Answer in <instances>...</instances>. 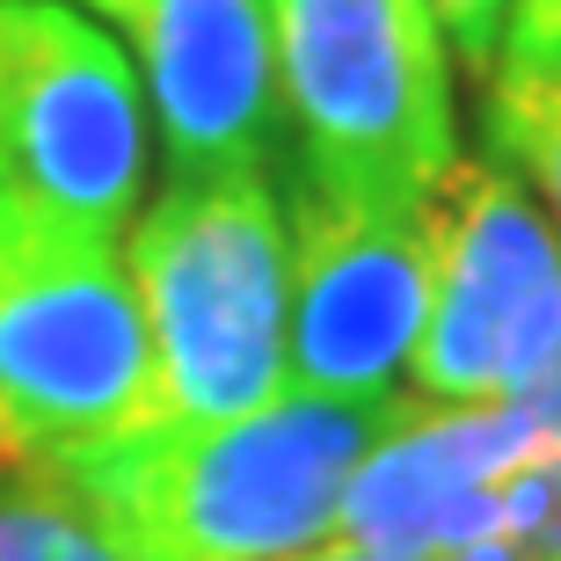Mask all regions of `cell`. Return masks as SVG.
Returning <instances> with one entry per match:
<instances>
[{"label": "cell", "instance_id": "9a60e30c", "mask_svg": "<svg viewBox=\"0 0 561 561\" xmlns=\"http://www.w3.org/2000/svg\"><path fill=\"white\" fill-rule=\"evenodd\" d=\"M0 459H8V445H0Z\"/></svg>", "mask_w": 561, "mask_h": 561}, {"label": "cell", "instance_id": "3957f363", "mask_svg": "<svg viewBox=\"0 0 561 561\" xmlns=\"http://www.w3.org/2000/svg\"><path fill=\"white\" fill-rule=\"evenodd\" d=\"M291 175L379 205H431L459 161L453 51L431 0H263Z\"/></svg>", "mask_w": 561, "mask_h": 561}, {"label": "cell", "instance_id": "9c48e42d", "mask_svg": "<svg viewBox=\"0 0 561 561\" xmlns=\"http://www.w3.org/2000/svg\"><path fill=\"white\" fill-rule=\"evenodd\" d=\"M66 8L110 22L175 175L271 168L277 59L263 0H66Z\"/></svg>", "mask_w": 561, "mask_h": 561}, {"label": "cell", "instance_id": "52a82bcc", "mask_svg": "<svg viewBox=\"0 0 561 561\" xmlns=\"http://www.w3.org/2000/svg\"><path fill=\"white\" fill-rule=\"evenodd\" d=\"M561 351V233L540 197L496 161L445 168L431 190V313L416 379L423 401H518Z\"/></svg>", "mask_w": 561, "mask_h": 561}, {"label": "cell", "instance_id": "6da1fadb", "mask_svg": "<svg viewBox=\"0 0 561 561\" xmlns=\"http://www.w3.org/2000/svg\"><path fill=\"white\" fill-rule=\"evenodd\" d=\"M401 401L277 394L233 423L146 431L37 459L125 561H291L335 533Z\"/></svg>", "mask_w": 561, "mask_h": 561}, {"label": "cell", "instance_id": "7c38bea8", "mask_svg": "<svg viewBox=\"0 0 561 561\" xmlns=\"http://www.w3.org/2000/svg\"><path fill=\"white\" fill-rule=\"evenodd\" d=\"M511 8L518 0H431L437 30H445V51H453L474 81H489L503 59V30H511Z\"/></svg>", "mask_w": 561, "mask_h": 561}, {"label": "cell", "instance_id": "5b68a950", "mask_svg": "<svg viewBox=\"0 0 561 561\" xmlns=\"http://www.w3.org/2000/svg\"><path fill=\"white\" fill-rule=\"evenodd\" d=\"M335 540L401 561H561V467L518 401H401Z\"/></svg>", "mask_w": 561, "mask_h": 561}, {"label": "cell", "instance_id": "ba28073f", "mask_svg": "<svg viewBox=\"0 0 561 561\" xmlns=\"http://www.w3.org/2000/svg\"><path fill=\"white\" fill-rule=\"evenodd\" d=\"M291 394L394 401L431 313V205H379L307 175L285 183Z\"/></svg>", "mask_w": 561, "mask_h": 561}, {"label": "cell", "instance_id": "8fae6325", "mask_svg": "<svg viewBox=\"0 0 561 561\" xmlns=\"http://www.w3.org/2000/svg\"><path fill=\"white\" fill-rule=\"evenodd\" d=\"M0 561H125L37 459H0Z\"/></svg>", "mask_w": 561, "mask_h": 561}, {"label": "cell", "instance_id": "8992f818", "mask_svg": "<svg viewBox=\"0 0 561 561\" xmlns=\"http://www.w3.org/2000/svg\"><path fill=\"white\" fill-rule=\"evenodd\" d=\"M153 175L131 59L66 0H0V197L125 241Z\"/></svg>", "mask_w": 561, "mask_h": 561}, {"label": "cell", "instance_id": "5bb4252c", "mask_svg": "<svg viewBox=\"0 0 561 561\" xmlns=\"http://www.w3.org/2000/svg\"><path fill=\"white\" fill-rule=\"evenodd\" d=\"M291 561H401V554H373V547H351V540H321V547H307V554H291Z\"/></svg>", "mask_w": 561, "mask_h": 561}, {"label": "cell", "instance_id": "4fadbf2b", "mask_svg": "<svg viewBox=\"0 0 561 561\" xmlns=\"http://www.w3.org/2000/svg\"><path fill=\"white\" fill-rule=\"evenodd\" d=\"M496 73L561 81V0H518V8H511V30H503Z\"/></svg>", "mask_w": 561, "mask_h": 561}, {"label": "cell", "instance_id": "7a4b0ae2", "mask_svg": "<svg viewBox=\"0 0 561 561\" xmlns=\"http://www.w3.org/2000/svg\"><path fill=\"white\" fill-rule=\"evenodd\" d=\"M161 423H233L285 394L291 241L271 168L175 175L125 233Z\"/></svg>", "mask_w": 561, "mask_h": 561}, {"label": "cell", "instance_id": "277c9868", "mask_svg": "<svg viewBox=\"0 0 561 561\" xmlns=\"http://www.w3.org/2000/svg\"><path fill=\"white\" fill-rule=\"evenodd\" d=\"M161 423V379L117 241L0 197V445L51 459Z\"/></svg>", "mask_w": 561, "mask_h": 561}, {"label": "cell", "instance_id": "30bf717a", "mask_svg": "<svg viewBox=\"0 0 561 561\" xmlns=\"http://www.w3.org/2000/svg\"><path fill=\"white\" fill-rule=\"evenodd\" d=\"M481 161H496L511 183L533 190L561 233V81L489 73L481 81Z\"/></svg>", "mask_w": 561, "mask_h": 561}]
</instances>
